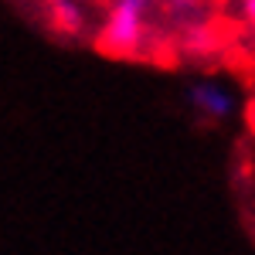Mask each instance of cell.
<instances>
[{"label": "cell", "mask_w": 255, "mask_h": 255, "mask_svg": "<svg viewBox=\"0 0 255 255\" xmlns=\"http://www.w3.org/2000/svg\"><path fill=\"white\" fill-rule=\"evenodd\" d=\"M163 0H106L96 27L99 51L113 58H139L153 44V17Z\"/></svg>", "instance_id": "obj_1"}, {"label": "cell", "mask_w": 255, "mask_h": 255, "mask_svg": "<svg viewBox=\"0 0 255 255\" xmlns=\"http://www.w3.org/2000/svg\"><path fill=\"white\" fill-rule=\"evenodd\" d=\"M187 106H191L194 116L204 119V123H225V119L235 116L238 96H235V89H232L228 82L204 75V79H194L187 85Z\"/></svg>", "instance_id": "obj_2"}, {"label": "cell", "mask_w": 255, "mask_h": 255, "mask_svg": "<svg viewBox=\"0 0 255 255\" xmlns=\"http://www.w3.org/2000/svg\"><path fill=\"white\" fill-rule=\"evenodd\" d=\"M44 20L61 38H82L89 31V3L85 0H44Z\"/></svg>", "instance_id": "obj_3"}, {"label": "cell", "mask_w": 255, "mask_h": 255, "mask_svg": "<svg viewBox=\"0 0 255 255\" xmlns=\"http://www.w3.org/2000/svg\"><path fill=\"white\" fill-rule=\"evenodd\" d=\"M242 20H245L249 34L255 38V0H242Z\"/></svg>", "instance_id": "obj_4"}]
</instances>
